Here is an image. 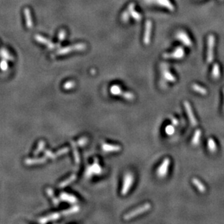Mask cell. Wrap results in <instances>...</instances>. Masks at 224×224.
<instances>
[{
    "mask_svg": "<svg viewBox=\"0 0 224 224\" xmlns=\"http://www.w3.org/2000/svg\"><path fill=\"white\" fill-rule=\"evenodd\" d=\"M80 210V208L78 206H74L73 207L70 208L68 210H66L65 211H62L60 213H55L50 214V215L45 216V217L39 219V223H45L49 221H53V220H56L59 219V218L62 215H71L78 213Z\"/></svg>",
    "mask_w": 224,
    "mask_h": 224,
    "instance_id": "obj_1",
    "label": "cell"
},
{
    "mask_svg": "<svg viewBox=\"0 0 224 224\" xmlns=\"http://www.w3.org/2000/svg\"><path fill=\"white\" fill-rule=\"evenodd\" d=\"M86 49V45L83 43H78L76 45L72 46H68V47H63V48L60 49L56 52L55 55H67L68 53L73 52H81L83 51Z\"/></svg>",
    "mask_w": 224,
    "mask_h": 224,
    "instance_id": "obj_2",
    "label": "cell"
},
{
    "mask_svg": "<svg viewBox=\"0 0 224 224\" xmlns=\"http://www.w3.org/2000/svg\"><path fill=\"white\" fill-rule=\"evenodd\" d=\"M151 207H152V205H151L150 203H145L143 205L139 207L136 209L131 211L129 213L124 215V219L125 220H130V219H132L133 218L136 217V216L141 215V214L147 212L148 210H149L151 209Z\"/></svg>",
    "mask_w": 224,
    "mask_h": 224,
    "instance_id": "obj_3",
    "label": "cell"
},
{
    "mask_svg": "<svg viewBox=\"0 0 224 224\" xmlns=\"http://www.w3.org/2000/svg\"><path fill=\"white\" fill-rule=\"evenodd\" d=\"M207 62L211 63L214 59V48L215 45V36L210 34L207 36Z\"/></svg>",
    "mask_w": 224,
    "mask_h": 224,
    "instance_id": "obj_4",
    "label": "cell"
},
{
    "mask_svg": "<svg viewBox=\"0 0 224 224\" xmlns=\"http://www.w3.org/2000/svg\"><path fill=\"white\" fill-rule=\"evenodd\" d=\"M144 1L148 4H155L161 7H164L171 12L175 10V6L170 1V0H144Z\"/></svg>",
    "mask_w": 224,
    "mask_h": 224,
    "instance_id": "obj_5",
    "label": "cell"
},
{
    "mask_svg": "<svg viewBox=\"0 0 224 224\" xmlns=\"http://www.w3.org/2000/svg\"><path fill=\"white\" fill-rule=\"evenodd\" d=\"M134 181V178L133 174H131V173H126L125 176H124L123 184L122 189H121L122 195H127L128 192L130 190L131 186L133 185Z\"/></svg>",
    "mask_w": 224,
    "mask_h": 224,
    "instance_id": "obj_6",
    "label": "cell"
},
{
    "mask_svg": "<svg viewBox=\"0 0 224 224\" xmlns=\"http://www.w3.org/2000/svg\"><path fill=\"white\" fill-rule=\"evenodd\" d=\"M185 55V51L182 47H178L170 53H164L163 57L165 59H176L180 60L182 59Z\"/></svg>",
    "mask_w": 224,
    "mask_h": 224,
    "instance_id": "obj_7",
    "label": "cell"
},
{
    "mask_svg": "<svg viewBox=\"0 0 224 224\" xmlns=\"http://www.w3.org/2000/svg\"><path fill=\"white\" fill-rule=\"evenodd\" d=\"M144 33L143 42L145 45H149L151 42V36H152V23L151 20H146L145 23Z\"/></svg>",
    "mask_w": 224,
    "mask_h": 224,
    "instance_id": "obj_8",
    "label": "cell"
},
{
    "mask_svg": "<svg viewBox=\"0 0 224 224\" xmlns=\"http://www.w3.org/2000/svg\"><path fill=\"white\" fill-rule=\"evenodd\" d=\"M102 172V168H101L100 165H99L98 161H97V159H95L94 164L88 167L87 170H86V176H87L88 178H90L91 176H94V175L101 174Z\"/></svg>",
    "mask_w": 224,
    "mask_h": 224,
    "instance_id": "obj_9",
    "label": "cell"
},
{
    "mask_svg": "<svg viewBox=\"0 0 224 224\" xmlns=\"http://www.w3.org/2000/svg\"><path fill=\"white\" fill-rule=\"evenodd\" d=\"M176 37L178 40L180 41V42H181L184 46H186V47H191L192 46V40H191L190 37H189L186 31H182V30L179 31L176 33Z\"/></svg>",
    "mask_w": 224,
    "mask_h": 224,
    "instance_id": "obj_10",
    "label": "cell"
},
{
    "mask_svg": "<svg viewBox=\"0 0 224 224\" xmlns=\"http://www.w3.org/2000/svg\"><path fill=\"white\" fill-rule=\"evenodd\" d=\"M170 163V160L169 158L166 157V158L164 159V160L162 161L161 165H160V167L158 168V169L157 170V175L160 178H164L166 176V175L168 174V168H169Z\"/></svg>",
    "mask_w": 224,
    "mask_h": 224,
    "instance_id": "obj_11",
    "label": "cell"
},
{
    "mask_svg": "<svg viewBox=\"0 0 224 224\" xmlns=\"http://www.w3.org/2000/svg\"><path fill=\"white\" fill-rule=\"evenodd\" d=\"M184 108H185L186 111H187V116H188L189 117V121H190L192 126H193V127L197 126V124H198V122H197L196 118H195V115H194L193 110H192L191 105L189 104V102H188V101H184Z\"/></svg>",
    "mask_w": 224,
    "mask_h": 224,
    "instance_id": "obj_12",
    "label": "cell"
},
{
    "mask_svg": "<svg viewBox=\"0 0 224 224\" xmlns=\"http://www.w3.org/2000/svg\"><path fill=\"white\" fill-rule=\"evenodd\" d=\"M34 39H35V40L37 41L38 42H39V43L47 46L49 49H54L56 47V46H57L56 45H55L54 43H52L51 41L49 40V39H47V38L44 37V36H42L41 35H38L37 34V35L35 36Z\"/></svg>",
    "mask_w": 224,
    "mask_h": 224,
    "instance_id": "obj_13",
    "label": "cell"
},
{
    "mask_svg": "<svg viewBox=\"0 0 224 224\" xmlns=\"http://www.w3.org/2000/svg\"><path fill=\"white\" fill-rule=\"evenodd\" d=\"M68 152H69L68 148H63V149H60L58 152H57L55 153L51 152V151H50V150H46L45 152V154L46 157H49V158H51V159H55L57 157H59V156L66 154V153H67Z\"/></svg>",
    "mask_w": 224,
    "mask_h": 224,
    "instance_id": "obj_14",
    "label": "cell"
},
{
    "mask_svg": "<svg viewBox=\"0 0 224 224\" xmlns=\"http://www.w3.org/2000/svg\"><path fill=\"white\" fill-rule=\"evenodd\" d=\"M127 9H129V12H130L131 17H132L136 21L139 22L141 20V15L139 12H137L135 9V4L134 3H131L129 6H128Z\"/></svg>",
    "mask_w": 224,
    "mask_h": 224,
    "instance_id": "obj_15",
    "label": "cell"
},
{
    "mask_svg": "<svg viewBox=\"0 0 224 224\" xmlns=\"http://www.w3.org/2000/svg\"><path fill=\"white\" fill-rule=\"evenodd\" d=\"M102 149L107 152H119L121 150V146L119 145L108 144H103L102 145Z\"/></svg>",
    "mask_w": 224,
    "mask_h": 224,
    "instance_id": "obj_16",
    "label": "cell"
},
{
    "mask_svg": "<svg viewBox=\"0 0 224 224\" xmlns=\"http://www.w3.org/2000/svg\"><path fill=\"white\" fill-rule=\"evenodd\" d=\"M60 200L62 201L67 202L69 203H71V204H75L77 202V198L75 197H74L73 195H68L67 193H61L60 194Z\"/></svg>",
    "mask_w": 224,
    "mask_h": 224,
    "instance_id": "obj_17",
    "label": "cell"
},
{
    "mask_svg": "<svg viewBox=\"0 0 224 224\" xmlns=\"http://www.w3.org/2000/svg\"><path fill=\"white\" fill-rule=\"evenodd\" d=\"M162 75H163L164 78H165V80H167V81L170 82H173V83L176 81V77H175L166 67H163V68H162Z\"/></svg>",
    "mask_w": 224,
    "mask_h": 224,
    "instance_id": "obj_18",
    "label": "cell"
},
{
    "mask_svg": "<svg viewBox=\"0 0 224 224\" xmlns=\"http://www.w3.org/2000/svg\"><path fill=\"white\" fill-rule=\"evenodd\" d=\"M24 15L25 18H26V26L28 28H32L33 26H34V23H33L32 20V17H31V11L28 8H26L24 9Z\"/></svg>",
    "mask_w": 224,
    "mask_h": 224,
    "instance_id": "obj_19",
    "label": "cell"
},
{
    "mask_svg": "<svg viewBox=\"0 0 224 224\" xmlns=\"http://www.w3.org/2000/svg\"><path fill=\"white\" fill-rule=\"evenodd\" d=\"M47 162V158L42 157V158H29L26 159L25 160V163L27 165H37V164H42L44 162Z\"/></svg>",
    "mask_w": 224,
    "mask_h": 224,
    "instance_id": "obj_20",
    "label": "cell"
},
{
    "mask_svg": "<svg viewBox=\"0 0 224 224\" xmlns=\"http://www.w3.org/2000/svg\"><path fill=\"white\" fill-rule=\"evenodd\" d=\"M192 184L195 185V187H197V189L199 190V192H200L201 193H204L206 191V187L201 181H200L197 178H193L192 179Z\"/></svg>",
    "mask_w": 224,
    "mask_h": 224,
    "instance_id": "obj_21",
    "label": "cell"
},
{
    "mask_svg": "<svg viewBox=\"0 0 224 224\" xmlns=\"http://www.w3.org/2000/svg\"><path fill=\"white\" fill-rule=\"evenodd\" d=\"M202 131L200 129H197L195 132V134L193 136V138L192 139V144L194 146H197L200 144V139H201Z\"/></svg>",
    "mask_w": 224,
    "mask_h": 224,
    "instance_id": "obj_22",
    "label": "cell"
},
{
    "mask_svg": "<svg viewBox=\"0 0 224 224\" xmlns=\"http://www.w3.org/2000/svg\"><path fill=\"white\" fill-rule=\"evenodd\" d=\"M212 76L214 79H218L220 77V65L218 63H215L213 66Z\"/></svg>",
    "mask_w": 224,
    "mask_h": 224,
    "instance_id": "obj_23",
    "label": "cell"
},
{
    "mask_svg": "<svg viewBox=\"0 0 224 224\" xmlns=\"http://www.w3.org/2000/svg\"><path fill=\"white\" fill-rule=\"evenodd\" d=\"M207 146H208V149H209L210 152L212 153L216 152V151H217V149H218L217 144H216L215 141L213 138H210L209 139H208Z\"/></svg>",
    "mask_w": 224,
    "mask_h": 224,
    "instance_id": "obj_24",
    "label": "cell"
},
{
    "mask_svg": "<svg viewBox=\"0 0 224 224\" xmlns=\"http://www.w3.org/2000/svg\"><path fill=\"white\" fill-rule=\"evenodd\" d=\"M75 179H76V175L73 174L72 176H70V177L68 178V179H67L66 180H65V181H62V182L60 184L59 187H61V188H62V187H67V186H68L69 184H71L72 182H73V181H75Z\"/></svg>",
    "mask_w": 224,
    "mask_h": 224,
    "instance_id": "obj_25",
    "label": "cell"
},
{
    "mask_svg": "<svg viewBox=\"0 0 224 224\" xmlns=\"http://www.w3.org/2000/svg\"><path fill=\"white\" fill-rule=\"evenodd\" d=\"M192 89L194 90V91H196V92H197V93H199V94H202V95H205V94H207V90H206L205 88L200 86L199 84H197V83H194V84H192Z\"/></svg>",
    "mask_w": 224,
    "mask_h": 224,
    "instance_id": "obj_26",
    "label": "cell"
},
{
    "mask_svg": "<svg viewBox=\"0 0 224 224\" xmlns=\"http://www.w3.org/2000/svg\"><path fill=\"white\" fill-rule=\"evenodd\" d=\"M0 56L4 60H6L11 61L14 60L12 55L9 54V52L7 51V50H5V49H1V50H0Z\"/></svg>",
    "mask_w": 224,
    "mask_h": 224,
    "instance_id": "obj_27",
    "label": "cell"
},
{
    "mask_svg": "<svg viewBox=\"0 0 224 224\" xmlns=\"http://www.w3.org/2000/svg\"><path fill=\"white\" fill-rule=\"evenodd\" d=\"M110 92L113 95H117V96H122L123 90L121 89V88L118 85H113V86L110 89Z\"/></svg>",
    "mask_w": 224,
    "mask_h": 224,
    "instance_id": "obj_28",
    "label": "cell"
},
{
    "mask_svg": "<svg viewBox=\"0 0 224 224\" xmlns=\"http://www.w3.org/2000/svg\"><path fill=\"white\" fill-rule=\"evenodd\" d=\"M47 193L49 196L52 199V202H53V203H54L55 205H59V202H60L59 200L54 196V192H53L52 189L48 188L47 189Z\"/></svg>",
    "mask_w": 224,
    "mask_h": 224,
    "instance_id": "obj_29",
    "label": "cell"
},
{
    "mask_svg": "<svg viewBox=\"0 0 224 224\" xmlns=\"http://www.w3.org/2000/svg\"><path fill=\"white\" fill-rule=\"evenodd\" d=\"M75 144L74 142H72V146L73 149V154H74V158H75V161L76 163H79L80 162V156L79 154H78V150L76 149V146H75Z\"/></svg>",
    "mask_w": 224,
    "mask_h": 224,
    "instance_id": "obj_30",
    "label": "cell"
},
{
    "mask_svg": "<svg viewBox=\"0 0 224 224\" xmlns=\"http://www.w3.org/2000/svg\"><path fill=\"white\" fill-rule=\"evenodd\" d=\"M130 17V12H129V9H126V10L123 12L122 15H121V20H122V21L123 22V23H127V22H129Z\"/></svg>",
    "mask_w": 224,
    "mask_h": 224,
    "instance_id": "obj_31",
    "label": "cell"
},
{
    "mask_svg": "<svg viewBox=\"0 0 224 224\" xmlns=\"http://www.w3.org/2000/svg\"><path fill=\"white\" fill-rule=\"evenodd\" d=\"M45 142L44 141H40L39 142V145H38L37 149H36L35 151L34 152V155H38L39 154V152H42L43 150V149H45Z\"/></svg>",
    "mask_w": 224,
    "mask_h": 224,
    "instance_id": "obj_32",
    "label": "cell"
},
{
    "mask_svg": "<svg viewBox=\"0 0 224 224\" xmlns=\"http://www.w3.org/2000/svg\"><path fill=\"white\" fill-rule=\"evenodd\" d=\"M122 97H123L124 99H127V100L131 101L134 100L135 98V96L133 93L129 92V91H126V92H123L122 94Z\"/></svg>",
    "mask_w": 224,
    "mask_h": 224,
    "instance_id": "obj_33",
    "label": "cell"
},
{
    "mask_svg": "<svg viewBox=\"0 0 224 224\" xmlns=\"http://www.w3.org/2000/svg\"><path fill=\"white\" fill-rule=\"evenodd\" d=\"M75 86V82L73 81H67L65 83L63 88L66 90H68V89H73V88Z\"/></svg>",
    "mask_w": 224,
    "mask_h": 224,
    "instance_id": "obj_34",
    "label": "cell"
},
{
    "mask_svg": "<svg viewBox=\"0 0 224 224\" xmlns=\"http://www.w3.org/2000/svg\"><path fill=\"white\" fill-rule=\"evenodd\" d=\"M175 132V128L174 126L173 125H169L168 126H166L165 128V133L167 134L168 135H173Z\"/></svg>",
    "mask_w": 224,
    "mask_h": 224,
    "instance_id": "obj_35",
    "label": "cell"
},
{
    "mask_svg": "<svg viewBox=\"0 0 224 224\" xmlns=\"http://www.w3.org/2000/svg\"><path fill=\"white\" fill-rule=\"evenodd\" d=\"M0 69L2 71H6L8 69V63H7L6 60H3L0 62Z\"/></svg>",
    "mask_w": 224,
    "mask_h": 224,
    "instance_id": "obj_36",
    "label": "cell"
},
{
    "mask_svg": "<svg viewBox=\"0 0 224 224\" xmlns=\"http://www.w3.org/2000/svg\"><path fill=\"white\" fill-rule=\"evenodd\" d=\"M88 142V139L86 137H83V138H81V139H79L78 141V142L76 144L78 145L79 146H83L84 145H86V144Z\"/></svg>",
    "mask_w": 224,
    "mask_h": 224,
    "instance_id": "obj_37",
    "label": "cell"
},
{
    "mask_svg": "<svg viewBox=\"0 0 224 224\" xmlns=\"http://www.w3.org/2000/svg\"><path fill=\"white\" fill-rule=\"evenodd\" d=\"M65 36H66V32L65 30H61L60 31L59 34H58V39H59L60 42H62V41H64L65 38Z\"/></svg>",
    "mask_w": 224,
    "mask_h": 224,
    "instance_id": "obj_38",
    "label": "cell"
},
{
    "mask_svg": "<svg viewBox=\"0 0 224 224\" xmlns=\"http://www.w3.org/2000/svg\"><path fill=\"white\" fill-rule=\"evenodd\" d=\"M171 121L173 123V126H177L178 124H179V121H178L176 118H172Z\"/></svg>",
    "mask_w": 224,
    "mask_h": 224,
    "instance_id": "obj_39",
    "label": "cell"
},
{
    "mask_svg": "<svg viewBox=\"0 0 224 224\" xmlns=\"http://www.w3.org/2000/svg\"><path fill=\"white\" fill-rule=\"evenodd\" d=\"M223 97H224V88H223ZM223 108H224V105H223Z\"/></svg>",
    "mask_w": 224,
    "mask_h": 224,
    "instance_id": "obj_40",
    "label": "cell"
},
{
    "mask_svg": "<svg viewBox=\"0 0 224 224\" xmlns=\"http://www.w3.org/2000/svg\"><path fill=\"white\" fill-rule=\"evenodd\" d=\"M222 1H223V0H222Z\"/></svg>",
    "mask_w": 224,
    "mask_h": 224,
    "instance_id": "obj_41",
    "label": "cell"
}]
</instances>
